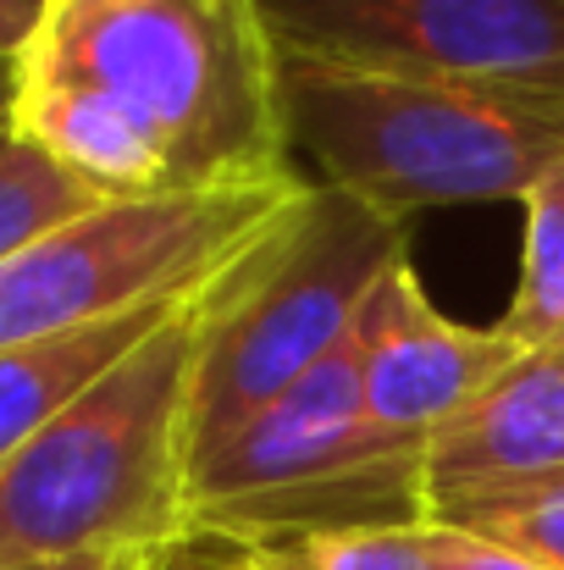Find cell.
Instances as JSON below:
<instances>
[{"mask_svg":"<svg viewBox=\"0 0 564 570\" xmlns=\"http://www.w3.org/2000/svg\"><path fill=\"white\" fill-rule=\"evenodd\" d=\"M11 139L95 199L299 178L260 0H44L11 61Z\"/></svg>","mask_w":564,"mask_h":570,"instance_id":"obj_1","label":"cell"},{"mask_svg":"<svg viewBox=\"0 0 564 570\" xmlns=\"http://www.w3.org/2000/svg\"><path fill=\"white\" fill-rule=\"evenodd\" d=\"M205 288L0 465V570L188 538V399Z\"/></svg>","mask_w":564,"mask_h":570,"instance_id":"obj_2","label":"cell"},{"mask_svg":"<svg viewBox=\"0 0 564 570\" xmlns=\"http://www.w3.org/2000/svg\"><path fill=\"white\" fill-rule=\"evenodd\" d=\"M288 139L310 184L409 222L448 205L526 199L564 161V100L482 83L283 61Z\"/></svg>","mask_w":564,"mask_h":570,"instance_id":"obj_3","label":"cell"},{"mask_svg":"<svg viewBox=\"0 0 564 570\" xmlns=\"http://www.w3.org/2000/svg\"><path fill=\"white\" fill-rule=\"evenodd\" d=\"M409 261V222L310 184L210 288L188 399V471L255 410L310 377L366 316L393 266Z\"/></svg>","mask_w":564,"mask_h":570,"instance_id":"obj_4","label":"cell"},{"mask_svg":"<svg viewBox=\"0 0 564 570\" xmlns=\"http://www.w3.org/2000/svg\"><path fill=\"white\" fill-rule=\"evenodd\" d=\"M310 178L232 194L100 199L0 261V350L100 327L221 277Z\"/></svg>","mask_w":564,"mask_h":570,"instance_id":"obj_5","label":"cell"},{"mask_svg":"<svg viewBox=\"0 0 564 570\" xmlns=\"http://www.w3.org/2000/svg\"><path fill=\"white\" fill-rule=\"evenodd\" d=\"M283 61L564 100V0H260Z\"/></svg>","mask_w":564,"mask_h":570,"instance_id":"obj_6","label":"cell"},{"mask_svg":"<svg viewBox=\"0 0 564 570\" xmlns=\"http://www.w3.org/2000/svg\"><path fill=\"white\" fill-rule=\"evenodd\" d=\"M366 344V415L398 443L420 449L498 377L521 344L504 327H465L432 305L415 266H393L360 322Z\"/></svg>","mask_w":564,"mask_h":570,"instance_id":"obj_7","label":"cell"},{"mask_svg":"<svg viewBox=\"0 0 564 570\" xmlns=\"http://www.w3.org/2000/svg\"><path fill=\"white\" fill-rule=\"evenodd\" d=\"M554 471H564V344L521 350L426 443V521L471 493Z\"/></svg>","mask_w":564,"mask_h":570,"instance_id":"obj_8","label":"cell"},{"mask_svg":"<svg viewBox=\"0 0 564 570\" xmlns=\"http://www.w3.org/2000/svg\"><path fill=\"white\" fill-rule=\"evenodd\" d=\"M199 288H188L178 299H161L150 311L100 322V327H78V333H56V338H33V344H6L0 350V465L39 438L72 399H83L106 372H117L161 322H172Z\"/></svg>","mask_w":564,"mask_h":570,"instance_id":"obj_9","label":"cell"},{"mask_svg":"<svg viewBox=\"0 0 564 570\" xmlns=\"http://www.w3.org/2000/svg\"><path fill=\"white\" fill-rule=\"evenodd\" d=\"M498 327L521 350L564 344V161L521 199V272Z\"/></svg>","mask_w":564,"mask_h":570,"instance_id":"obj_10","label":"cell"},{"mask_svg":"<svg viewBox=\"0 0 564 570\" xmlns=\"http://www.w3.org/2000/svg\"><path fill=\"white\" fill-rule=\"evenodd\" d=\"M432 527H454V532H471V538L498 543L509 554L564 570V471L471 493V499L437 510Z\"/></svg>","mask_w":564,"mask_h":570,"instance_id":"obj_11","label":"cell"},{"mask_svg":"<svg viewBox=\"0 0 564 570\" xmlns=\"http://www.w3.org/2000/svg\"><path fill=\"white\" fill-rule=\"evenodd\" d=\"M89 205H100L78 178H67L50 156H39L33 145H6L0 150V261L17 255L28 238L83 216Z\"/></svg>","mask_w":564,"mask_h":570,"instance_id":"obj_12","label":"cell"},{"mask_svg":"<svg viewBox=\"0 0 564 570\" xmlns=\"http://www.w3.org/2000/svg\"><path fill=\"white\" fill-rule=\"evenodd\" d=\"M294 570H437L432 527H349L283 549Z\"/></svg>","mask_w":564,"mask_h":570,"instance_id":"obj_13","label":"cell"},{"mask_svg":"<svg viewBox=\"0 0 564 570\" xmlns=\"http://www.w3.org/2000/svg\"><path fill=\"white\" fill-rule=\"evenodd\" d=\"M432 566L437 570H554V566H543V560L509 554L498 543H482L471 532H454V527H432Z\"/></svg>","mask_w":564,"mask_h":570,"instance_id":"obj_14","label":"cell"},{"mask_svg":"<svg viewBox=\"0 0 564 570\" xmlns=\"http://www.w3.org/2000/svg\"><path fill=\"white\" fill-rule=\"evenodd\" d=\"M178 543L167 549H122V554H89V560H67V566H44V570H178Z\"/></svg>","mask_w":564,"mask_h":570,"instance_id":"obj_15","label":"cell"},{"mask_svg":"<svg viewBox=\"0 0 564 570\" xmlns=\"http://www.w3.org/2000/svg\"><path fill=\"white\" fill-rule=\"evenodd\" d=\"M39 17H44V0H0V67H11L28 50Z\"/></svg>","mask_w":564,"mask_h":570,"instance_id":"obj_16","label":"cell"},{"mask_svg":"<svg viewBox=\"0 0 564 570\" xmlns=\"http://www.w3.org/2000/svg\"><path fill=\"white\" fill-rule=\"evenodd\" d=\"M188 554H194V549H188V538H184V549H178V570H188ZM221 570H294V560H288V554H255V549H244L232 566H221Z\"/></svg>","mask_w":564,"mask_h":570,"instance_id":"obj_17","label":"cell"},{"mask_svg":"<svg viewBox=\"0 0 564 570\" xmlns=\"http://www.w3.org/2000/svg\"><path fill=\"white\" fill-rule=\"evenodd\" d=\"M11 145V67H0V150Z\"/></svg>","mask_w":564,"mask_h":570,"instance_id":"obj_18","label":"cell"},{"mask_svg":"<svg viewBox=\"0 0 564 570\" xmlns=\"http://www.w3.org/2000/svg\"><path fill=\"white\" fill-rule=\"evenodd\" d=\"M39 570H44V566H39Z\"/></svg>","mask_w":564,"mask_h":570,"instance_id":"obj_19","label":"cell"}]
</instances>
